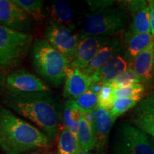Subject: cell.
<instances>
[{
    "label": "cell",
    "instance_id": "4fadbf2b",
    "mask_svg": "<svg viewBox=\"0 0 154 154\" xmlns=\"http://www.w3.org/2000/svg\"><path fill=\"white\" fill-rule=\"evenodd\" d=\"M124 50V45L119 38H111L106 45L103 47L96 53L95 57L89 63V64L83 69L82 72L90 76L97 69L101 68L111 59L119 56Z\"/></svg>",
    "mask_w": 154,
    "mask_h": 154
},
{
    "label": "cell",
    "instance_id": "ac0fdd59",
    "mask_svg": "<svg viewBox=\"0 0 154 154\" xmlns=\"http://www.w3.org/2000/svg\"><path fill=\"white\" fill-rule=\"evenodd\" d=\"M76 136L81 150L89 152L95 149L94 127V125L86 118L85 114L79 123Z\"/></svg>",
    "mask_w": 154,
    "mask_h": 154
},
{
    "label": "cell",
    "instance_id": "30bf717a",
    "mask_svg": "<svg viewBox=\"0 0 154 154\" xmlns=\"http://www.w3.org/2000/svg\"><path fill=\"white\" fill-rule=\"evenodd\" d=\"M108 36H87L81 38L71 67L83 70L89 64L96 53L110 42Z\"/></svg>",
    "mask_w": 154,
    "mask_h": 154
},
{
    "label": "cell",
    "instance_id": "8fae6325",
    "mask_svg": "<svg viewBox=\"0 0 154 154\" xmlns=\"http://www.w3.org/2000/svg\"><path fill=\"white\" fill-rule=\"evenodd\" d=\"M115 121L111 116L109 110L97 107L94 110V132L95 150L100 154H104L106 150L109 134Z\"/></svg>",
    "mask_w": 154,
    "mask_h": 154
},
{
    "label": "cell",
    "instance_id": "52a82bcc",
    "mask_svg": "<svg viewBox=\"0 0 154 154\" xmlns=\"http://www.w3.org/2000/svg\"><path fill=\"white\" fill-rule=\"evenodd\" d=\"M43 36L44 39L64 56L70 63L74 60L80 42L79 34L66 26L49 22Z\"/></svg>",
    "mask_w": 154,
    "mask_h": 154
},
{
    "label": "cell",
    "instance_id": "9c48e42d",
    "mask_svg": "<svg viewBox=\"0 0 154 154\" xmlns=\"http://www.w3.org/2000/svg\"><path fill=\"white\" fill-rule=\"evenodd\" d=\"M4 86L23 92L51 91L46 83L24 68L15 69L7 74Z\"/></svg>",
    "mask_w": 154,
    "mask_h": 154
},
{
    "label": "cell",
    "instance_id": "ba28073f",
    "mask_svg": "<svg viewBox=\"0 0 154 154\" xmlns=\"http://www.w3.org/2000/svg\"><path fill=\"white\" fill-rule=\"evenodd\" d=\"M0 23L11 29L30 34L34 22L14 0H0Z\"/></svg>",
    "mask_w": 154,
    "mask_h": 154
},
{
    "label": "cell",
    "instance_id": "f1b7e54d",
    "mask_svg": "<svg viewBox=\"0 0 154 154\" xmlns=\"http://www.w3.org/2000/svg\"><path fill=\"white\" fill-rule=\"evenodd\" d=\"M136 111L137 113L154 115V94L149 96L140 101Z\"/></svg>",
    "mask_w": 154,
    "mask_h": 154
},
{
    "label": "cell",
    "instance_id": "7c38bea8",
    "mask_svg": "<svg viewBox=\"0 0 154 154\" xmlns=\"http://www.w3.org/2000/svg\"><path fill=\"white\" fill-rule=\"evenodd\" d=\"M92 84L90 76L80 69L70 67L66 73L63 96L65 99H74L89 89Z\"/></svg>",
    "mask_w": 154,
    "mask_h": 154
},
{
    "label": "cell",
    "instance_id": "e575fe53",
    "mask_svg": "<svg viewBox=\"0 0 154 154\" xmlns=\"http://www.w3.org/2000/svg\"><path fill=\"white\" fill-rule=\"evenodd\" d=\"M76 154H100V153H97V152L94 153V152H91V151H89V152L84 151H82V150L79 149L78 151H77V153Z\"/></svg>",
    "mask_w": 154,
    "mask_h": 154
},
{
    "label": "cell",
    "instance_id": "cb8c5ba5",
    "mask_svg": "<svg viewBox=\"0 0 154 154\" xmlns=\"http://www.w3.org/2000/svg\"><path fill=\"white\" fill-rule=\"evenodd\" d=\"M72 100L85 113L94 111L98 107V94L90 88L82 95Z\"/></svg>",
    "mask_w": 154,
    "mask_h": 154
},
{
    "label": "cell",
    "instance_id": "f546056e",
    "mask_svg": "<svg viewBox=\"0 0 154 154\" xmlns=\"http://www.w3.org/2000/svg\"><path fill=\"white\" fill-rule=\"evenodd\" d=\"M114 2L115 1H113V0H89V1H86L88 7L93 12L111 7Z\"/></svg>",
    "mask_w": 154,
    "mask_h": 154
},
{
    "label": "cell",
    "instance_id": "836d02e7",
    "mask_svg": "<svg viewBox=\"0 0 154 154\" xmlns=\"http://www.w3.org/2000/svg\"><path fill=\"white\" fill-rule=\"evenodd\" d=\"M49 151H45V149H41V150H36V151H33L29 152V153H26L24 154H49Z\"/></svg>",
    "mask_w": 154,
    "mask_h": 154
},
{
    "label": "cell",
    "instance_id": "484cf974",
    "mask_svg": "<svg viewBox=\"0 0 154 154\" xmlns=\"http://www.w3.org/2000/svg\"><path fill=\"white\" fill-rule=\"evenodd\" d=\"M115 88L111 84H106L102 86L98 94V107L110 111L115 101Z\"/></svg>",
    "mask_w": 154,
    "mask_h": 154
},
{
    "label": "cell",
    "instance_id": "8d00e7d4",
    "mask_svg": "<svg viewBox=\"0 0 154 154\" xmlns=\"http://www.w3.org/2000/svg\"><path fill=\"white\" fill-rule=\"evenodd\" d=\"M49 154H54V153H51V152H50V153Z\"/></svg>",
    "mask_w": 154,
    "mask_h": 154
},
{
    "label": "cell",
    "instance_id": "2e32d148",
    "mask_svg": "<svg viewBox=\"0 0 154 154\" xmlns=\"http://www.w3.org/2000/svg\"><path fill=\"white\" fill-rule=\"evenodd\" d=\"M49 22L74 30V11L70 4L63 0L55 1L49 9Z\"/></svg>",
    "mask_w": 154,
    "mask_h": 154
},
{
    "label": "cell",
    "instance_id": "d6986e66",
    "mask_svg": "<svg viewBox=\"0 0 154 154\" xmlns=\"http://www.w3.org/2000/svg\"><path fill=\"white\" fill-rule=\"evenodd\" d=\"M133 14V20L126 36L136 35L138 34L151 33L149 5L139 9Z\"/></svg>",
    "mask_w": 154,
    "mask_h": 154
},
{
    "label": "cell",
    "instance_id": "8992f818",
    "mask_svg": "<svg viewBox=\"0 0 154 154\" xmlns=\"http://www.w3.org/2000/svg\"><path fill=\"white\" fill-rule=\"evenodd\" d=\"M112 154H154V147L145 133L123 122L116 132Z\"/></svg>",
    "mask_w": 154,
    "mask_h": 154
},
{
    "label": "cell",
    "instance_id": "277c9868",
    "mask_svg": "<svg viewBox=\"0 0 154 154\" xmlns=\"http://www.w3.org/2000/svg\"><path fill=\"white\" fill-rule=\"evenodd\" d=\"M129 17L125 11L116 7L96 11L84 17L79 34L81 38L87 36H109L122 31Z\"/></svg>",
    "mask_w": 154,
    "mask_h": 154
},
{
    "label": "cell",
    "instance_id": "5bb4252c",
    "mask_svg": "<svg viewBox=\"0 0 154 154\" xmlns=\"http://www.w3.org/2000/svg\"><path fill=\"white\" fill-rule=\"evenodd\" d=\"M128 61L122 56L119 55L113 58L109 62L96 71L90 76L93 83L106 84L111 82L128 69Z\"/></svg>",
    "mask_w": 154,
    "mask_h": 154
},
{
    "label": "cell",
    "instance_id": "44dd1931",
    "mask_svg": "<svg viewBox=\"0 0 154 154\" xmlns=\"http://www.w3.org/2000/svg\"><path fill=\"white\" fill-rule=\"evenodd\" d=\"M79 149L76 135L61 126L58 136L57 154H76Z\"/></svg>",
    "mask_w": 154,
    "mask_h": 154
},
{
    "label": "cell",
    "instance_id": "6da1fadb",
    "mask_svg": "<svg viewBox=\"0 0 154 154\" xmlns=\"http://www.w3.org/2000/svg\"><path fill=\"white\" fill-rule=\"evenodd\" d=\"M3 86L5 106L34 123L51 140L58 138L61 113L51 91L23 92Z\"/></svg>",
    "mask_w": 154,
    "mask_h": 154
},
{
    "label": "cell",
    "instance_id": "83f0119b",
    "mask_svg": "<svg viewBox=\"0 0 154 154\" xmlns=\"http://www.w3.org/2000/svg\"><path fill=\"white\" fill-rule=\"evenodd\" d=\"M145 91V86L141 83L134 84L124 88H117L114 90L115 99L119 98H132L141 95Z\"/></svg>",
    "mask_w": 154,
    "mask_h": 154
},
{
    "label": "cell",
    "instance_id": "603a6c76",
    "mask_svg": "<svg viewBox=\"0 0 154 154\" xmlns=\"http://www.w3.org/2000/svg\"><path fill=\"white\" fill-rule=\"evenodd\" d=\"M142 98L141 95H138L132 98H119L116 99L112 108L109 111L111 116L116 121L118 117L124 114L129 109L134 107L138 102L140 101Z\"/></svg>",
    "mask_w": 154,
    "mask_h": 154
},
{
    "label": "cell",
    "instance_id": "3957f363",
    "mask_svg": "<svg viewBox=\"0 0 154 154\" xmlns=\"http://www.w3.org/2000/svg\"><path fill=\"white\" fill-rule=\"evenodd\" d=\"M31 61L36 72L53 86L64 83L71 63L44 38H36L31 48Z\"/></svg>",
    "mask_w": 154,
    "mask_h": 154
},
{
    "label": "cell",
    "instance_id": "5b68a950",
    "mask_svg": "<svg viewBox=\"0 0 154 154\" xmlns=\"http://www.w3.org/2000/svg\"><path fill=\"white\" fill-rule=\"evenodd\" d=\"M33 42L30 34L0 25V66H9L20 63L29 53Z\"/></svg>",
    "mask_w": 154,
    "mask_h": 154
},
{
    "label": "cell",
    "instance_id": "d4e9b609",
    "mask_svg": "<svg viewBox=\"0 0 154 154\" xmlns=\"http://www.w3.org/2000/svg\"><path fill=\"white\" fill-rule=\"evenodd\" d=\"M141 79L131 67L119 75L110 84L115 89L124 88L134 84L142 83Z\"/></svg>",
    "mask_w": 154,
    "mask_h": 154
},
{
    "label": "cell",
    "instance_id": "e0dca14e",
    "mask_svg": "<svg viewBox=\"0 0 154 154\" xmlns=\"http://www.w3.org/2000/svg\"><path fill=\"white\" fill-rule=\"evenodd\" d=\"M85 112L77 106L72 99H67L65 102L61 114L62 126L76 135L79 126Z\"/></svg>",
    "mask_w": 154,
    "mask_h": 154
},
{
    "label": "cell",
    "instance_id": "1f68e13d",
    "mask_svg": "<svg viewBox=\"0 0 154 154\" xmlns=\"http://www.w3.org/2000/svg\"><path fill=\"white\" fill-rule=\"evenodd\" d=\"M150 8V24H151V34L154 38V1L149 2Z\"/></svg>",
    "mask_w": 154,
    "mask_h": 154
},
{
    "label": "cell",
    "instance_id": "7a4b0ae2",
    "mask_svg": "<svg viewBox=\"0 0 154 154\" xmlns=\"http://www.w3.org/2000/svg\"><path fill=\"white\" fill-rule=\"evenodd\" d=\"M52 140L0 103V149L5 154H24L51 147Z\"/></svg>",
    "mask_w": 154,
    "mask_h": 154
},
{
    "label": "cell",
    "instance_id": "4316f807",
    "mask_svg": "<svg viewBox=\"0 0 154 154\" xmlns=\"http://www.w3.org/2000/svg\"><path fill=\"white\" fill-rule=\"evenodd\" d=\"M134 124L140 131L149 134L154 139V115L137 113L134 119Z\"/></svg>",
    "mask_w": 154,
    "mask_h": 154
},
{
    "label": "cell",
    "instance_id": "d590c367",
    "mask_svg": "<svg viewBox=\"0 0 154 154\" xmlns=\"http://www.w3.org/2000/svg\"><path fill=\"white\" fill-rule=\"evenodd\" d=\"M149 140H150V141H151V144L153 145V146L154 147V139L153 138H149Z\"/></svg>",
    "mask_w": 154,
    "mask_h": 154
},
{
    "label": "cell",
    "instance_id": "7402d4cb",
    "mask_svg": "<svg viewBox=\"0 0 154 154\" xmlns=\"http://www.w3.org/2000/svg\"><path fill=\"white\" fill-rule=\"evenodd\" d=\"M21 8L34 20L42 22L44 19L43 11L44 1L42 0H14Z\"/></svg>",
    "mask_w": 154,
    "mask_h": 154
},
{
    "label": "cell",
    "instance_id": "4dcf8cb0",
    "mask_svg": "<svg viewBox=\"0 0 154 154\" xmlns=\"http://www.w3.org/2000/svg\"><path fill=\"white\" fill-rule=\"evenodd\" d=\"M123 4L126 6V7L131 11L133 14L136 13V11L139 10L143 7L148 5L146 1H126L123 2Z\"/></svg>",
    "mask_w": 154,
    "mask_h": 154
},
{
    "label": "cell",
    "instance_id": "9a60e30c",
    "mask_svg": "<svg viewBox=\"0 0 154 154\" xmlns=\"http://www.w3.org/2000/svg\"><path fill=\"white\" fill-rule=\"evenodd\" d=\"M154 66V40L136 56L131 63V68L143 82H147L153 77Z\"/></svg>",
    "mask_w": 154,
    "mask_h": 154
},
{
    "label": "cell",
    "instance_id": "ffe728a7",
    "mask_svg": "<svg viewBox=\"0 0 154 154\" xmlns=\"http://www.w3.org/2000/svg\"><path fill=\"white\" fill-rule=\"evenodd\" d=\"M126 39L127 45L126 57L127 59L132 61L149 45L154 40V38L151 33H146L126 36Z\"/></svg>",
    "mask_w": 154,
    "mask_h": 154
},
{
    "label": "cell",
    "instance_id": "d6a6232c",
    "mask_svg": "<svg viewBox=\"0 0 154 154\" xmlns=\"http://www.w3.org/2000/svg\"><path fill=\"white\" fill-rule=\"evenodd\" d=\"M5 79L6 76L4 74L3 67L0 66V86H4V84L5 83Z\"/></svg>",
    "mask_w": 154,
    "mask_h": 154
}]
</instances>
